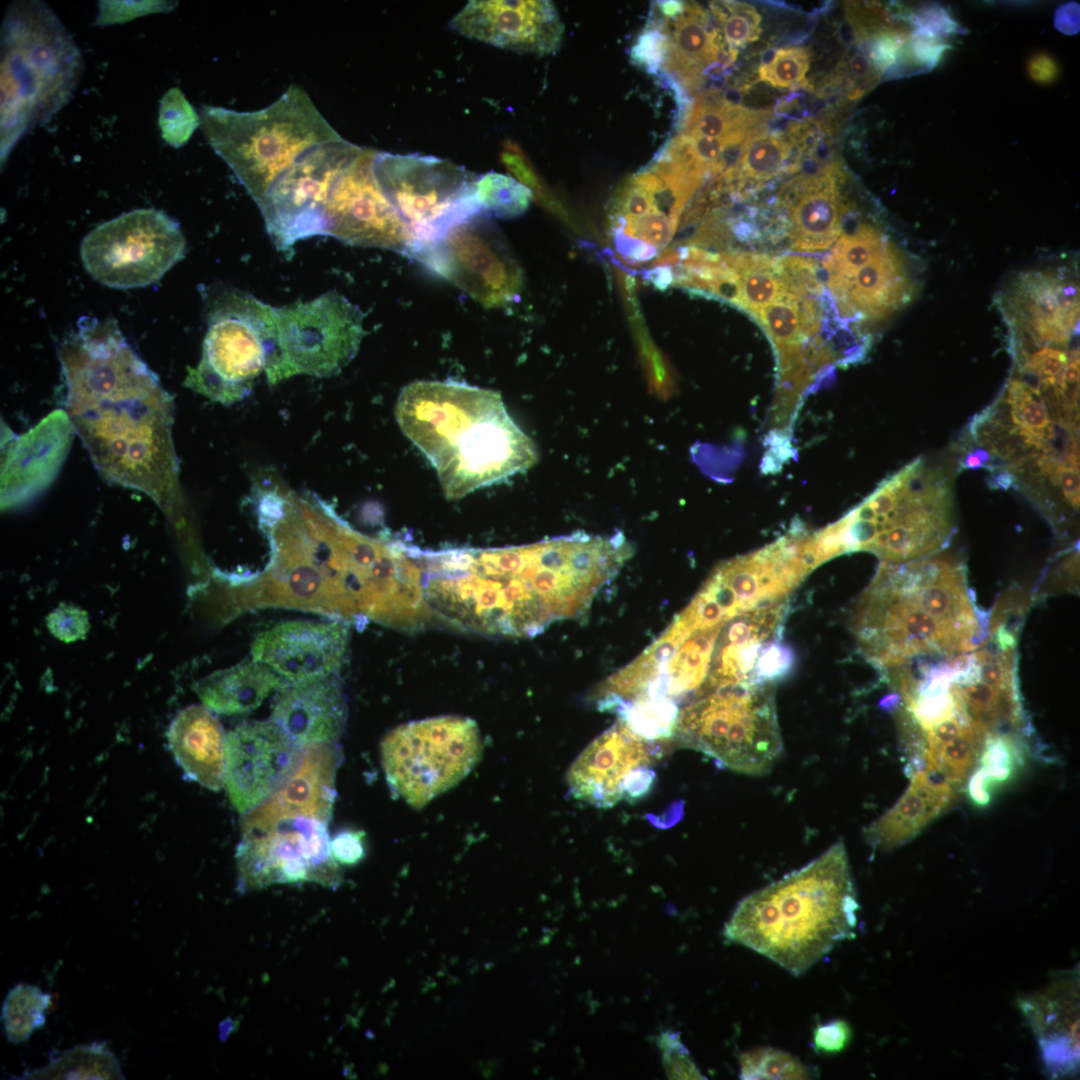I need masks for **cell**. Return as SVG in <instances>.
<instances>
[{"label": "cell", "mask_w": 1080, "mask_h": 1080, "mask_svg": "<svg viewBox=\"0 0 1080 1080\" xmlns=\"http://www.w3.org/2000/svg\"><path fill=\"white\" fill-rule=\"evenodd\" d=\"M632 553L622 532L575 531L522 546L419 550L418 558L432 616L460 630L534 637L586 617Z\"/></svg>", "instance_id": "obj_1"}, {"label": "cell", "mask_w": 1080, "mask_h": 1080, "mask_svg": "<svg viewBox=\"0 0 1080 1080\" xmlns=\"http://www.w3.org/2000/svg\"><path fill=\"white\" fill-rule=\"evenodd\" d=\"M70 422L107 481L167 507L179 496L173 400L113 318L82 317L60 344Z\"/></svg>", "instance_id": "obj_2"}, {"label": "cell", "mask_w": 1080, "mask_h": 1080, "mask_svg": "<svg viewBox=\"0 0 1080 1080\" xmlns=\"http://www.w3.org/2000/svg\"><path fill=\"white\" fill-rule=\"evenodd\" d=\"M286 542L308 611L337 621L363 617L401 630L422 616V573L410 549L362 535L298 498Z\"/></svg>", "instance_id": "obj_3"}, {"label": "cell", "mask_w": 1080, "mask_h": 1080, "mask_svg": "<svg viewBox=\"0 0 1080 1080\" xmlns=\"http://www.w3.org/2000/svg\"><path fill=\"white\" fill-rule=\"evenodd\" d=\"M988 616L975 604L965 566L929 556L882 562L850 620L860 654L879 670L950 658L983 637Z\"/></svg>", "instance_id": "obj_4"}, {"label": "cell", "mask_w": 1080, "mask_h": 1080, "mask_svg": "<svg viewBox=\"0 0 1080 1080\" xmlns=\"http://www.w3.org/2000/svg\"><path fill=\"white\" fill-rule=\"evenodd\" d=\"M395 416L435 469L449 500L526 472L538 459L534 442L491 389L415 381L401 390Z\"/></svg>", "instance_id": "obj_5"}, {"label": "cell", "mask_w": 1080, "mask_h": 1080, "mask_svg": "<svg viewBox=\"0 0 1080 1080\" xmlns=\"http://www.w3.org/2000/svg\"><path fill=\"white\" fill-rule=\"evenodd\" d=\"M856 890L845 846L819 857L743 898L724 937L798 977L839 942L855 936Z\"/></svg>", "instance_id": "obj_6"}, {"label": "cell", "mask_w": 1080, "mask_h": 1080, "mask_svg": "<svg viewBox=\"0 0 1080 1080\" xmlns=\"http://www.w3.org/2000/svg\"><path fill=\"white\" fill-rule=\"evenodd\" d=\"M954 531L948 479L917 458L883 480L837 522L816 533L828 559L866 551L882 562L904 563L938 553Z\"/></svg>", "instance_id": "obj_7"}, {"label": "cell", "mask_w": 1080, "mask_h": 1080, "mask_svg": "<svg viewBox=\"0 0 1080 1080\" xmlns=\"http://www.w3.org/2000/svg\"><path fill=\"white\" fill-rule=\"evenodd\" d=\"M82 72L77 45L44 2L8 5L1 26V163L26 132L69 102Z\"/></svg>", "instance_id": "obj_8"}, {"label": "cell", "mask_w": 1080, "mask_h": 1080, "mask_svg": "<svg viewBox=\"0 0 1080 1080\" xmlns=\"http://www.w3.org/2000/svg\"><path fill=\"white\" fill-rule=\"evenodd\" d=\"M200 120L206 140L257 206L303 153L341 137L296 84L261 110L239 112L206 105Z\"/></svg>", "instance_id": "obj_9"}, {"label": "cell", "mask_w": 1080, "mask_h": 1080, "mask_svg": "<svg viewBox=\"0 0 1080 1080\" xmlns=\"http://www.w3.org/2000/svg\"><path fill=\"white\" fill-rule=\"evenodd\" d=\"M202 296L207 331L201 359L188 368L185 386L229 404L241 399L263 371L270 383L281 381L277 308L223 284L205 288Z\"/></svg>", "instance_id": "obj_10"}, {"label": "cell", "mask_w": 1080, "mask_h": 1080, "mask_svg": "<svg viewBox=\"0 0 1080 1080\" xmlns=\"http://www.w3.org/2000/svg\"><path fill=\"white\" fill-rule=\"evenodd\" d=\"M673 737L722 768L768 772L783 747L771 684L705 680L679 711Z\"/></svg>", "instance_id": "obj_11"}, {"label": "cell", "mask_w": 1080, "mask_h": 1080, "mask_svg": "<svg viewBox=\"0 0 1080 1080\" xmlns=\"http://www.w3.org/2000/svg\"><path fill=\"white\" fill-rule=\"evenodd\" d=\"M819 565L811 533L794 526L757 551L721 562L679 615L695 631L724 625L742 613L786 600Z\"/></svg>", "instance_id": "obj_12"}, {"label": "cell", "mask_w": 1080, "mask_h": 1080, "mask_svg": "<svg viewBox=\"0 0 1080 1080\" xmlns=\"http://www.w3.org/2000/svg\"><path fill=\"white\" fill-rule=\"evenodd\" d=\"M390 785L419 808L458 783L477 763L479 730L469 718L440 716L403 724L382 741Z\"/></svg>", "instance_id": "obj_13"}, {"label": "cell", "mask_w": 1080, "mask_h": 1080, "mask_svg": "<svg viewBox=\"0 0 1080 1080\" xmlns=\"http://www.w3.org/2000/svg\"><path fill=\"white\" fill-rule=\"evenodd\" d=\"M373 169L383 193L412 232L414 249L482 212L474 196L478 176L449 160L376 151Z\"/></svg>", "instance_id": "obj_14"}, {"label": "cell", "mask_w": 1080, "mask_h": 1080, "mask_svg": "<svg viewBox=\"0 0 1080 1080\" xmlns=\"http://www.w3.org/2000/svg\"><path fill=\"white\" fill-rule=\"evenodd\" d=\"M186 252L180 225L161 210L136 209L90 231L80 245L87 273L114 289L149 286Z\"/></svg>", "instance_id": "obj_15"}, {"label": "cell", "mask_w": 1080, "mask_h": 1080, "mask_svg": "<svg viewBox=\"0 0 1080 1080\" xmlns=\"http://www.w3.org/2000/svg\"><path fill=\"white\" fill-rule=\"evenodd\" d=\"M327 825L316 817L288 815L241 826L238 889L297 882L337 887L341 872L331 854Z\"/></svg>", "instance_id": "obj_16"}, {"label": "cell", "mask_w": 1080, "mask_h": 1080, "mask_svg": "<svg viewBox=\"0 0 1080 1080\" xmlns=\"http://www.w3.org/2000/svg\"><path fill=\"white\" fill-rule=\"evenodd\" d=\"M410 258L487 308L509 304L522 287L521 269L503 233L493 217L483 212L417 246Z\"/></svg>", "instance_id": "obj_17"}, {"label": "cell", "mask_w": 1080, "mask_h": 1080, "mask_svg": "<svg viewBox=\"0 0 1080 1080\" xmlns=\"http://www.w3.org/2000/svg\"><path fill=\"white\" fill-rule=\"evenodd\" d=\"M340 137L303 153L272 185L258 206L267 232L280 250L313 236H327V203L341 174L360 155Z\"/></svg>", "instance_id": "obj_18"}, {"label": "cell", "mask_w": 1080, "mask_h": 1080, "mask_svg": "<svg viewBox=\"0 0 1080 1080\" xmlns=\"http://www.w3.org/2000/svg\"><path fill=\"white\" fill-rule=\"evenodd\" d=\"M277 311L280 380L296 374L334 375L357 354L363 313L341 294L327 292Z\"/></svg>", "instance_id": "obj_19"}, {"label": "cell", "mask_w": 1080, "mask_h": 1080, "mask_svg": "<svg viewBox=\"0 0 1080 1080\" xmlns=\"http://www.w3.org/2000/svg\"><path fill=\"white\" fill-rule=\"evenodd\" d=\"M376 151L363 148L334 184L327 203V235L410 257L416 241L374 174Z\"/></svg>", "instance_id": "obj_20"}, {"label": "cell", "mask_w": 1080, "mask_h": 1080, "mask_svg": "<svg viewBox=\"0 0 1080 1080\" xmlns=\"http://www.w3.org/2000/svg\"><path fill=\"white\" fill-rule=\"evenodd\" d=\"M654 746L618 720L596 737L570 766L567 774L570 793L598 808L641 797L655 778L651 769L657 754Z\"/></svg>", "instance_id": "obj_21"}, {"label": "cell", "mask_w": 1080, "mask_h": 1080, "mask_svg": "<svg viewBox=\"0 0 1080 1080\" xmlns=\"http://www.w3.org/2000/svg\"><path fill=\"white\" fill-rule=\"evenodd\" d=\"M304 746L273 721L244 723L225 736V785L241 814L258 807L295 773Z\"/></svg>", "instance_id": "obj_22"}, {"label": "cell", "mask_w": 1080, "mask_h": 1080, "mask_svg": "<svg viewBox=\"0 0 1080 1080\" xmlns=\"http://www.w3.org/2000/svg\"><path fill=\"white\" fill-rule=\"evenodd\" d=\"M449 27L465 37L515 52L547 55L559 49L563 24L550 1H469Z\"/></svg>", "instance_id": "obj_23"}, {"label": "cell", "mask_w": 1080, "mask_h": 1080, "mask_svg": "<svg viewBox=\"0 0 1080 1080\" xmlns=\"http://www.w3.org/2000/svg\"><path fill=\"white\" fill-rule=\"evenodd\" d=\"M348 643L349 629L341 621L291 620L260 633L251 654L283 679L299 682L335 673Z\"/></svg>", "instance_id": "obj_24"}, {"label": "cell", "mask_w": 1080, "mask_h": 1080, "mask_svg": "<svg viewBox=\"0 0 1080 1080\" xmlns=\"http://www.w3.org/2000/svg\"><path fill=\"white\" fill-rule=\"evenodd\" d=\"M347 716L346 700L335 673L283 686L272 719L300 746L335 742Z\"/></svg>", "instance_id": "obj_25"}, {"label": "cell", "mask_w": 1080, "mask_h": 1080, "mask_svg": "<svg viewBox=\"0 0 1080 1080\" xmlns=\"http://www.w3.org/2000/svg\"><path fill=\"white\" fill-rule=\"evenodd\" d=\"M842 173L836 163L796 176L781 190V201L791 212L790 237L797 251L828 249L841 233L844 207L840 202Z\"/></svg>", "instance_id": "obj_26"}, {"label": "cell", "mask_w": 1080, "mask_h": 1080, "mask_svg": "<svg viewBox=\"0 0 1080 1080\" xmlns=\"http://www.w3.org/2000/svg\"><path fill=\"white\" fill-rule=\"evenodd\" d=\"M340 761L341 752L335 742L304 746L302 760L292 777L267 801L243 814L240 825L288 815H307L329 822Z\"/></svg>", "instance_id": "obj_27"}, {"label": "cell", "mask_w": 1080, "mask_h": 1080, "mask_svg": "<svg viewBox=\"0 0 1080 1080\" xmlns=\"http://www.w3.org/2000/svg\"><path fill=\"white\" fill-rule=\"evenodd\" d=\"M1078 996L1077 974L1067 972L1020 1001L1054 1075L1074 1073L1078 1067Z\"/></svg>", "instance_id": "obj_28"}, {"label": "cell", "mask_w": 1080, "mask_h": 1080, "mask_svg": "<svg viewBox=\"0 0 1080 1080\" xmlns=\"http://www.w3.org/2000/svg\"><path fill=\"white\" fill-rule=\"evenodd\" d=\"M788 600L742 613L721 628L705 680L756 683L754 669L763 647L782 639Z\"/></svg>", "instance_id": "obj_29"}, {"label": "cell", "mask_w": 1080, "mask_h": 1080, "mask_svg": "<svg viewBox=\"0 0 1080 1080\" xmlns=\"http://www.w3.org/2000/svg\"><path fill=\"white\" fill-rule=\"evenodd\" d=\"M912 294L904 260L889 242L833 296L841 316L876 321L905 305Z\"/></svg>", "instance_id": "obj_30"}, {"label": "cell", "mask_w": 1080, "mask_h": 1080, "mask_svg": "<svg viewBox=\"0 0 1080 1080\" xmlns=\"http://www.w3.org/2000/svg\"><path fill=\"white\" fill-rule=\"evenodd\" d=\"M1018 285L1016 313L1029 337L1037 344H1066L1078 324V287L1048 273H1029Z\"/></svg>", "instance_id": "obj_31"}, {"label": "cell", "mask_w": 1080, "mask_h": 1080, "mask_svg": "<svg viewBox=\"0 0 1080 1080\" xmlns=\"http://www.w3.org/2000/svg\"><path fill=\"white\" fill-rule=\"evenodd\" d=\"M957 796L954 785L926 769L918 770L893 807L866 829L867 841L878 850L898 847L950 808Z\"/></svg>", "instance_id": "obj_32"}, {"label": "cell", "mask_w": 1080, "mask_h": 1080, "mask_svg": "<svg viewBox=\"0 0 1080 1080\" xmlns=\"http://www.w3.org/2000/svg\"><path fill=\"white\" fill-rule=\"evenodd\" d=\"M168 741L175 760L192 780L212 791L225 784V737L215 716L199 705L180 711L171 723Z\"/></svg>", "instance_id": "obj_33"}, {"label": "cell", "mask_w": 1080, "mask_h": 1080, "mask_svg": "<svg viewBox=\"0 0 1080 1080\" xmlns=\"http://www.w3.org/2000/svg\"><path fill=\"white\" fill-rule=\"evenodd\" d=\"M712 19L710 12L689 2L677 18L668 20L670 46L663 70L674 76L686 90L696 92L701 89L703 74L714 63H733L721 31Z\"/></svg>", "instance_id": "obj_34"}, {"label": "cell", "mask_w": 1080, "mask_h": 1080, "mask_svg": "<svg viewBox=\"0 0 1080 1080\" xmlns=\"http://www.w3.org/2000/svg\"><path fill=\"white\" fill-rule=\"evenodd\" d=\"M283 686L281 676L253 660L212 675L199 685L198 692L209 708L232 715L256 709Z\"/></svg>", "instance_id": "obj_35"}, {"label": "cell", "mask_w": 1080, "mask_h": 1080, "mask_svg": "<svg viewBox=\"0 0 1080 1080\" xmlns=\"http://www.w3.org/2000/svg\"><path fill=\"white\" fill-rule=\"evenodd\" d=\"M770 115L769 110L747 108L719 94L697 95L683 127V134L690 137L747 138L765 128Z\"/></svg>", "instance_id": "obj_36"}, {"label": "cell", "mask_w": 1080, "mask_h": 1080, "mask_svg": "<svg viewBox=\"0 0 1080 1080\" xmlns=\"http://www.w3.org/2000/svg\"><path fill=\"white\" fill-rule=\"evenodd\" d=\"M793 148L790 138L762 128L747 137L740 147L736 164L728 167L722 176L739 194L747 181L762 182L789 171L786 164Z\"/></svg>", "instance_id": "obj_37"}, {"label": "cell", "mask_w": 1080, "mask_h": 1080, "mask_svg": "<svg viewBox=\"0 0 1080 1080\" xmlns=\"http://www.w3.org/2000/svg\"><path fill=\"white\" fill-rule=\"evenodd\" d=\"M49 1063L25 1079H124L118 1059L105 1043L79 1045L51 1053Z\"/></svg>", "instance_id": "obj_38"}, {"label": "cell", "mask_w": 1080, "mask_h": 1080, "mask_svg": "<svg viewBox=\"0 0 1080 1080\" xmlns=\"http://www.w3.org/2000/svg\"><path fill=\"white\" fill-rule=\"evenodd\" d=\"M888 243L889 241L880 231L868 224L860 225L852 233L843 234L823 261L826 283L830 292L833 295L837 293Z\"/></svg>", "instance_id": "obj_39"}, {"label": "cell", "mask_w": 1080, "mask_h": 1080, "mask_svg": "<svg viewBox=\"0 0 1080 1080\" xmlns=\"http://www.w3.org/2000/svg\"><path fill=\"white\" fill-rule=\"evenodd\" d=\"M51 996L38 986L19 983L12 987L2 1004L1 1020L7 1040L22 1044L46 1022Z\"/></svg>", "instance_id": "obj_40"}, {"label": "cell", "mask_w": 1080, "mask_h": 1080, "mask_svg": "<svg viewBox=\"0 0 1080 1080\" xmlns=\"http://www.w3.org/2000/svg\"><path fill=\"white\" fill-rule=\"evenodd\" d=\"M474 196L483 213L493 218L511 219L526 212L533 194L511 176L487 172L478 176Z\"/></svg>", "instance_id": "obj_41"}, {"label": "cell", "mask_w": 1080, "mask_h": 1080, "mask_svg": "<svg viewBox=\"0 0 1080 1080\" xmlns=\"http://www.w3.org/2000/svg\"><path fill=\"white\" fill-rule=\"evenodd\" d=\"M710 14L722 30L729 58L734 62L738 51L756 41L761 33V15L750 4L737 1L713 2Z\"/></svg>", "instance_id": "obj_42"}, {"label": "cell", "mask_w": 1080, "mask_h": 1080, "mask_svg": "<svg viewBox=\"0 0 1080 1080\" xmlns=\"http://www.w3.org/2000/svg\"><path fill=\"white\" fill-rule=\"evenodd\" d=\"M740 1079H809L808 1066L789 1052L758 1047L743 1052L740 1057Z\"/></svg>", "instance_id": "obj_43"}, {"label": "cell", "mask_w": 1080, "mask_h": 1080, "mask_svg": "<svg viewBox=\"0 0 1080 1080\" xmlns=\"http://www.w3.org/2000/svg\"><path fill=\"white\" fill-rule=\"evenodd\" d=\"M158 125L163 140L174 148H180L189 141L201 125V120L183 92L173 87L160 100Z\"/></svg>", "instance_id": "obj_44"}, {"label": "cell", "mask_w": 1080, "mask_h": 1080, "mask_svg": "<svg viewBox=\"0 0 1080 1080\" xmlns=\"http://www.w3.org/2000/svg\"><path fill=\"white\" fill-rule=\"evenodd\" d=\"M650 16L635 43L631 47L632 63L650 75H658L664 68L669 53L668 19L651 5Z\"/></svg>", "instance_id": "obj_45"}, {"label": "cell", "mask_w": 1080, "mask_h": 1080, "mask_svg": "<svg viewBox=\"0 0 1080 1080\" xmlns=\"http://www.w3.org/2000/svg\"><path fill=\"white\" fill-rule=\"evenodd\" d=\"M809 67L810 54L806 48H779L760 65L758 79L775 88H801L807 84Z\"/></svg>", "instance_id": "obj_46"}, {"label": "cell", "mask_w": 1080, "mask_h": 1080, "mask_svg": "<svg viewBox=\"0 0 1080 1080\" xmlns=\"http://www.w3.org/2000/svg\"><path fill=\"white\" fill-rule=\"evenodd\" d=\"M663 1065L669 1079H706L682 1043L680 1033L663 1031L657 1039Z\"/></svg>", "instance_id": "obj_47"}, {"label": "cell", "mask_w": 1080, "mask_h": 1080, "mask_svg": "<svg viewBox=\"0 0 1080 1080\" xmlns=\"http://www.w3.org/2000/svg\"><path fill=\"white\" fill-rule=\"evenodd\" d=\"M794 651L781 639L766 644L755 665L754 679L758 684H771L783 679L794 667Z\"/></svg>", "instance_id": "obj_48"}, {"label": "cell", "mask_w": 1080, "mask_h": 1080, "mask_svg": "<svg viewBox=\"0 0 1080 1080\" xmlns=\"http://www.w3.org/2000/svg\"><path fill=\"white\" fill-rule=\"evenodd\" d=\"M175 6L166 1H100L94 25L124 23L146 14L170 11Z\"/></svg>", "instance_id": "obj_49"}, {"label": "cell", "mask_w": 1080, "mask_h": 1080, "mask_svg": "<svg viewBox=\"0 0 1080 1080\" xmlns=\"http://www.w3.org/2000/svg\"><path fill=\"white\" fill-rule=\"evenodd\" d=\"M1020 361L1022 369L1038 377L1039 380H1054L1061 391L1067 389L1062 378L1069 361L1065 351L1046 345L1028 357L1021 358Z\"/></svg>", "instance_id": "obj_50"}, {"label": "cell", "mask_w": 1080, "mask_h": 1080, "mask_svg": "<svg viewBox=\"0 0 1080 1080\" xmlns=\"http://www.w3.org/2000/svg\"><path fill=\"white\" fill-rule=\"evenodd\" d=\"M47 625L55 637L65 642L82 639L89 629L86 612L69 605H62L50 613Z\"/></svg>", "instance_id": "obj_51"}, {"label": "cell", "mask_w": 1080, "mask_h": 1080, "mask_svg": "<svg viewBox=\"0 0 1080 1080\" xmlns=\"http://www.w3.org/2000/svg\"><path fill=\"white\" fill-rule=\"evenodd\" d=\"M851 1028L844 1020H832L818 1025L813 1033V1045L821 1053L841 1052L849 1043Z\"/></svg>", "instance_id": "obj_52"}, {"label": "cell", "mask_w": 1080, "mask_h": 1080, "mask_svg": "<svg viewBox=\"0 0 1080 1080\" xmlns=\"http://www.w3.org/2000/svg\"><path fill=\"white\" fill-rule=\"evenodd\" d=\"M330 850L334 860L343 865H354L364 855L360 836L352 832H342L336 835L330 841Z\"/></svg>", "instance_id": "obj_53"}, {"label": "cell", "mask_w": 1080, "mask_h": 1080, "mask_svg": "<svg viewBox=\"0 0 1080 1080\" xmlns=\"http://www.w3.org/2000/svg\"><path fill=\"white\" fill-rule=\"evenodd\" d=\"M987 482L992 489L1008 490L1017 483V477L1009 469H997L992 471Z\"/></svg>", "instance_id": "obj_54"}, {"label": "cell", "mask_w": 1080, "mask_h": 1080, "mask_svg": "<svg viewBox=\"0 0 1080 1080\" xmlns=\"http://www.w3.org/2000/svg\"><path fill=\"white\" fill-rule=\"evenodd\" d=\"M658 12L666 19L677 18L684 10L685 2L682 1H656L654 3Z\"/></svg>", "instance_id": "obj_55"}]
</instances>
